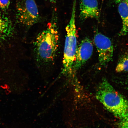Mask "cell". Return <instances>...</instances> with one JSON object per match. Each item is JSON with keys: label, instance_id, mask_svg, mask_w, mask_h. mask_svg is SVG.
I'll list each match as a JSON object with an SVG mask.
<instances>
[{"label": "cell", "instance_id": "obj_10", "mask_svg": "<svg viewBox=\"0 0 128 128\" xmlns=\"http://www.w3.org/2000/svg\"><path fill=\"white\" fill-rule=\"evenodd\" d=\"M117 72H128V53L120 57L116 68Z\"/></svg>", "mask_w": 128, "mask_h": 128}, {"label": "cell", "instance_id": "obj_9", "mask_svg": "<svg viewBox=\"0 0 128 128\" xmlns=\"http://www.w3.org/2000/svg\"><path fill=\"white\" fill-rule=\"evenodd\" d=\"M12 30V24L10 21L0 12V39L7 37Z\"/></svg>", "mask_w": 128, "mask_h": 128}, {"label": "cell", "instance_id": "obj_6", "mask_svg": "<svg viewBox=\"0 0 128 128\" xmlns=\"http://www.w3.org/2000/svg\"><path fill=\"white\" fill-rule=\"evenodd\" d=\"M93 50V46L90 39L86 38L82 40L77 48L72 72L79 70L86 63L92 56Z\"/></svg>", "mask_w": 128, "mask_h": 128}, {"label": "cell", "instance_id": "obj_8", "mask_svg": "<svg viewBox=\"0 0 128 128\" xmlns=\"http://www.w3.org/2000/svg\"><path fill=\"white\" fill-rule=\"evenodd\" d=\"M118 12L122 22V27L120 36H124L128 33V5L124 1H120Z\"/></svg>", "mask_w": 128, "mask_h": 128}, {"label": "cell", "instance_id": "obj_7", "mask_svg": "<svg viewBox=\"0 0 128 128\" xmlns=\"http://www.w3.org/2000/svg\"><path fill=\"white\" fill-rule=\"evenodd\" d=\"M80 15L81 20L89 18L98 19L100 10L97 0H81L80 5Z\"/></svg>", "mask_w": 128, "mask_h": 128}, {"label": "cell", "instance_id": "obj_14", "mask_svg": "<svg viewBox=\"0 0 128 128\" xmlns=\"http://www.w3.org/2000/svg\"><path fill=\"white\" fill-rule=\"evenodd\" d=\"M120 1H123L126 2L128 5V0H120Z\"/></svg>", "mask_w": 128, "mask_h": 128}, {"label": "cell", "instance_id": "obj_1", "mask_svg": "<svg viewBox=\"0 0 128 128\" xmlns=\"http://www.w3.org/2000/svg\"><path fill=\"white\" fill-rule=\"evenodd\" d=\"M56 12H54L47 28L39 34L34 43L36 59L41 64H47L53 61L58 50L59 35Z\"/></svg>", "mask_w": 128, "mask_h": 128}, {"label": "cell", "instance_id": "obj_3", "mask_svg": "<svg viewBox=\"0 0 128 128\" xmlns=\"http://www.w3.org/2000/svg\"><path fill=\"white\" fill-rule=\"evenodd\" d=\"M76 0L74 1L71 19L66 30V35L64 48L62 73L68 75L72 72L74 63L76 59L77 43L76 25Z\"/></svg>", "mask_w": 128, "mask_h": 128}, {"label": "cell", "instance_id": "obj_11", "mask_svg": "<svg viewBox=\"0 0 128 128\" xmlns=\"http://www.w3.org/2000/svg\"><path fill=\"white\" fill-rule=\"evenodd\" d=\"M10 0H0V9L6 10L9 8Z\"/></svg>", "mask_w": 128, "mask_h": 128}, {"label": "cell", "instance_id": "obj_12", "mask_svg": "<svg viewBox=\"0 0 128 128\" xmlns=\"http://www.w3.org/2000/svg\"><path fill=\"white\" fill-rule=\"evenodd\" d=\"M119 128H128V116L121 120L118 124Z\"/></svg>", "mask_w": 128, "mask_h": 128}, {"label": "cell", "instance_id": "obj_2", "mask_svg": "<svg viewBox=\"0 0 128 128\" xmlns=\"http://www.w3.org/2000/svg\"><path fill=\"white\" fill-rule=\"evenodd\" d=\"M96 97L105 108L121 120L128 116V101L104 78L98 86Z\"/></svg>", "mask_w": 128, "mask_h": 128}, {"label": "cell", "instance_id": "obj_13", "mask_svg": "<svg viewBox=\"0 0 128 128\" xmlns=\"http://www.w3.org/2000/svg\"><path fill=\"white\" fill-rule=\"evenodd\" d=\"M48 0L49 1V2H50L54 3L56 2L57 0Z\"/></svg>", "mask_w": 128, "mask_h": 128}, {"label": "cell", "instance_id": "obj_4", "mask_svg": "<svg viewBox=\"0 0 128 128\" xmlns=\"http://www.w3.org/2000/svg\"><path fill=\"white\" fill-rule=\"evenodd\" d=\"M16 17L18 22L28 27L33 26L40 19L34 0H20L16 5Z\"/></svg>", "mask_w": 128, "mask_h": 128}, {"label": "cell", "instance_id": "obj_5", "mask_svg": "<svg viewBox=\"0 0 128 128\" xmlns=\"http://www.w3.org/2000/svg\"><path fill=\"white\" fill-rule=\"evenodd\" d=\"M94 41L98 54L99 64L102 66H106L112 60V43L108 37L98 32L94 36Z\"/></svg>", "mask_w": 128, "mask_h": 128}]
</instances>
